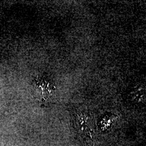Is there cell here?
Returning a JSON list of instances; mask_svg holds the SVG:
<instances>
[{
    "label": "cell",
    "instance_id": "2",
    "mask_svg": "<svg viewBox=\"0 0 146 146\" xmlns=\"http://www.w3.org/2000/svg\"><path fill=\"white\" fill-rule=\"evenodd\" d=\"M35 81V84L37 87L39 88L41 90V95L44 99H47V98L51 94L52 90V87L50 86V84L46 81H43V80H37Z\"/></svg>",
    "mask_w": 146,
    "mask_h": 146
},
{
    "label": "cell",
    "instance_id": "1",
    "mask_svg": "<svg viewBox=\"0 0 146 146\" xmlns=\"http://www.w3.org/2000/svg\"><path fill=\"white\" fill-rule=\"evenodd\" d=\"M76 125L78 131L84 135L89 138L92 137L93 121L91 117L88 115L81 114L76 116Z\"/></svg>",
    "mask_w": 146,
    "mask_h": 146
}]
</instances>
